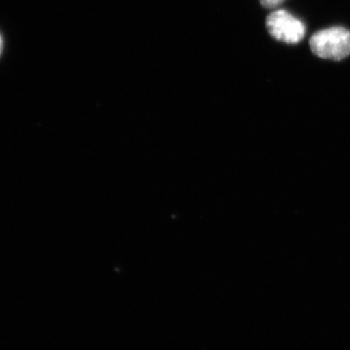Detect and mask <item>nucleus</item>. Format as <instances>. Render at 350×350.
I'll return each instance as SVG.
<instances>
[{
	"mask_svg": "<svg viewBox=\"0 0 350 350\" xmlns=\"http://www.w3.org/2000/svg\"><path fill=\"white\" fill-rule=\"evenodd\" d=\"M310 46L320 59L342 61L350 55V31L342 27L322 29L313 34Z\"/></svg>",
	"mask_w": 350,
	"mask_h": 350,
	"instance_id": "nucleus-1",
	"label": "nucleus"
},
{
	"mask_svg": "<svg viewBox=\"0 0 350 350\" xmlns=\"http://www.w3.org/2000/svg\"><path fill=\"white\" fill-rule=\"evenodd\" d=\"M266 27L271 38L280 42L298 44L306 36V25L286 10H275L266 19Z\"/></svg>",
	"mask_w": 350,
	"mask_h": 350,
	"instance_id": "nucleus-2",
	"label": "nucleus"
},
{
	"mask_svg": "<svg viewBox=\"0 0 350 350\" xmlns=\"http://www.w3.org/2000/svg\"><path fill=\"white\" fill-rule=\"evenodd\" d=\"M260 2L265 8L273 9L280 6L284 2V0H260Z\"/></svg>",
	"mask_w": 350,
	"mask_h": 350,
	"instance_id": "nucleus-3",
	"label": "nucleus"
},
{
	"mask_svg": "<svg viewBox=\"0 0 350 350\" xmlns=\"http://www.w3.org/2000/svg\"><path fill=\"white\" fill-rule=\"evenodd\" d=\"M2 50H3V38H2L1 33H0V55H1Z\"/></svg>",
	"mask_w": 350,
	"mask_h": 350,
	"instance_id": "nucleus-4",
	"label": "nucleus"
}]
</instances>
